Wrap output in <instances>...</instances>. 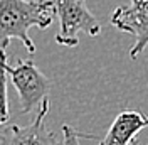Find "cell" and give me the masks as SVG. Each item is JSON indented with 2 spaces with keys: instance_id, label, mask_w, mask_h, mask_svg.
I'll use <instances>...</instances> for the list:
<instances>
[{
  "instance_id": "5",
  "label": "cell",
  "mask_w": 148,
  "mask_h": 145,
  "mask_svg": "<svg viewBox=\"0 0 148 145\" xmlns=\"http://www.w3.org/2000/svg\"><path fill=\"white\" fill-rule=\"evenodd\" d=\"M49 113V96L39 105L37 117L25 127L9 125L0 132V145H62L54 132L46 127Z\"/></svg>"
},
{
  "instance_id": "6",
  "label": "cell",
  "mask_w": 148,
  "mask_h": 145,
  "mask_svg": "<svg viewBox=\"0 0 148 145\" xmlns=\"http://www.w3.org/2000/svg\"><path fill=\"white\" fill-rule=\"evenodd\" d=\"M143 128H148V115L140 110L121 111L111 123L108 133L99 142V145H131L133 138Z\"/></svg>"
},
{
  "instance_id": "3",
  "label": "cell",
  "mask_w": 148,
  "mask_h": 145,
  "mask_svg": "<svg viewBox=\"0 0 148 145\" xmlns=\"http://www.w3.org/2000/svg\"><path fill=\"white\" fill-rule=\"evenodd\" d=\"M56 15L59 17V32L56 34V42L66 47H76L79 44V32L88 36H98L101 26L92 15L86 0H52Z\"/></svg>"
},
{
  "instance_id": "1",
  "label": "cell",
  "mask_w": 148,
  "mask_h": 145,
  "mask_svg": "<svg viewBox=\"0 0 148 145\" xmlns=\"http://www.w3.org/2000/svg\"><path fill=\"white\" fill-rule=\"evenodd\" d=\"M54 17L52 0H0V52H7L12 39L20 41L30 54L36 52L29 29H46Z\"/></svg>"
},
{
  "instance_id": "2",
  "label": "cell",
  "mask_w": 148,
  "mask_h": 145,
  "mask_svg": "<svg viewBox=\"0 0 148 145\" xmlns=\"http://www.w3.org/2000/svg\"><path fill=\"white\" fill-rule=\"evenodd\" d=\"M0 68L10 76V81L20 100V111L30 113L44 98H47L51 83L34 61L18 59L15 66H10L7 63V52H0Z\"/></svg>"
},
{
  "instance_id": "7",
  "label": "cell",
  "mask_w": 148,
  "mask_h": 145,
  "mask_svg": "<svg viewBox=\"0 0 148 145\" xmlns=\"http://www.w3.org/2000/svg\"><path fill=\"white\" fill-rule=\"evenodd\" d=\"M9 100H7V76L5 71L0 68V127L9 122Z\"/></svg>"
},
{
  "instance_id": "9",
  "label": "cell",
  "mask_w": 148,
  "mask_h": 145,
  "mask_svg": "<svg viewBox=\"0 0 148 145\" xmlns=\"http://www.w3.org/2000/svg\"><path fill=\"white\" fill-rule=\"evenodd\" d=\"M131 145H140V142H136V140H135V142H131Z\"/></svg>"
},
{
  "instance_id": "8",
  "label": "cell",
  "mask_w": 148,
  "mask_h": 145,
  "mask_svg": "<svg viewBox=\"0 0 148 145\" xmlns=\"http://www.w3.org/2000/svg\"><path fill=\"white\" fill-rule=\"evenodd\" d=\"M94 138L92 135L88 133H81L77 130H74L69 125H62V145H81L79 138Z\"/></svg>"
},
{
  "instance_id": "4",
  "label": "cell",
  "mask_w": 148,
  "mask_h": 145,
  "mask_svg": "<svg viewBox=\"0 0 148 145\" xmlns=\"http://www.w3.org/2000/svg\"><path fill=\"white\" fill-rule=\"evenodd\" d=\"M111 24L135 37L130 57L136 59L148 47V0H130V5L118 7L111 15Z\"/></svg>"
}]
</instances>
